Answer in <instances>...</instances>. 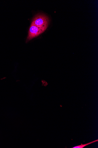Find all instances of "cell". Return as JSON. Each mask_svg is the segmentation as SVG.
<instances>
[{"label":"cell","mask_w":98,"mask_h":148,"mask_svg":"<svg viewBox=\"0 0 98 148\" xmlns=\"http://www.w3.org/2000/svg\"><path fill=\"white\" fill-rule=\"evenodd\" d=\"M49 22V18L43 14H38L34 17L32 23L38 27L46 30Z\"/></svg>","instance_id":"6da1fadb"},{"label":"cell","mask_w":98,"mask_h":148,"mask_svg":"<svg viewBox=\"0 0 98 148\" xmlns=\"http://www.w3.org/2000/svg\"><path fill=\"white\" fill-rule=\"evenodd\" d=\"M98 140H95V141H93V142H91L90 143H89L86 144H81L80 145L75 146L73 147H72V148H83L84 147H85L88 145H89V144H92V143H95V142L98 141Z\"/></svg>","instance_id":"3957f363"},{"label":"cell","mask_w":98,"mask_h":148,"mask_svg":"<svg viewBox=\"0 0 98 148\" xmlns=\"http://www.w3.org/2000/svg\"><path fill=\"white\" fill-rule=\"evenodd\" d=\"M45 31V30L38 27L33 24L31 23L28 35L27 38L26 42H29L33 38L38 36Z\"/></svg>","instance_id":"7a4b0ae2"}]
</instances>
